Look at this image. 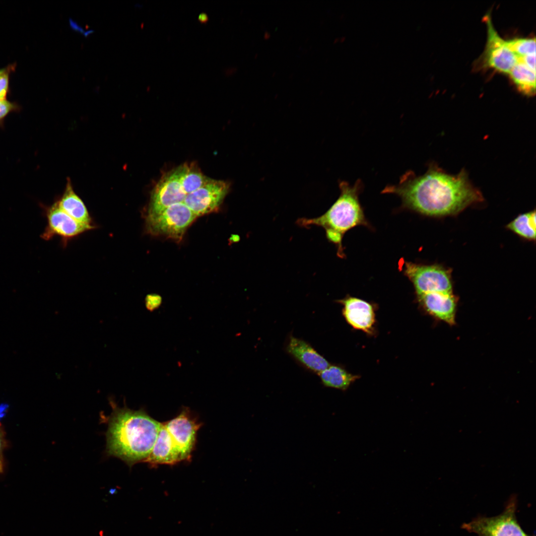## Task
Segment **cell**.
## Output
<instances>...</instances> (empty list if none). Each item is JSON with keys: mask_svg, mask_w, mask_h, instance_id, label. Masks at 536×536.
<instances>
[{"mask_svg": "<svg viewBox=\"0 0 536 536\" xmlns=\"http://www.w3.org/2000/svg\"><path fill=\"white\" fill-rule=\"evenodd\" d=\"M382 193L396 195L404 207L432 216L456 214L483 200L465 170L451 175L433 164L421 176L407 171L398 184L386 186Z\"/></svg>", "mask_w": 536, "mask_h": 536, "instance_id": "6da1fadb", "label": "cell"}, {"mask_svg": "<svg viewBox=\"0 0 536 536\" xmlns=\"http://www.w3.org/2000/svg\"><path fill=\"white\" fill-rule=\"evenodd\" d=\"M113 411L108 420L106 451L129 467L144 462L156 441L161 422L143 409L120 407L110 401Z\"/></svg>", "mask_w": 536, "mask_h": 536, "instance_id": "7a4b0ae2", "label": "cell"}, {"mask_svg": "<svg viewBox=\"0 0 536 536\" xmlns=\"http://www.w3.org/2000/svg\"><path fill=\"white\" fill-rule=\"evenodd\" d=\"M339 187V197L324 214L314 218L299 219L297 223L303 227L315 225L323 227L327 238L335 245L337 255L342 258L344 257L342 245L344 234L355 226H368V224L359 201L362 187L361 181L357 180L353 185L341 181Z\"/></svg>", "mask_w": 536, "mask_h": 536, "instance_id": "3957f363", "label": "cell"}, {"mask_svg": "<svg viewBox=\"0 0 536 536\" xmlns=\"http://www.w3.org/2000/svg\"><path fill=\"white\" fill-rule=\"evenodd\" d=\"M197 216L184 203H177L160 213L145 216L147 233L180 241L188 227Z\"/></svg>", "mask_w": 536, "mask_h": 536, "instance_id": "277c9868", "label": "cell"}, {"mask_svg": "<svg viewBox=\"0 0 536 536\" xmlns=\"http://www.w3.org/2000/svg\"><path fill=\"white\" fill-rule=\"evenodd\" d=\"M516 499L512 497L504 511L492 517H479L464 523L462 528L478 536H527L517 522Z\"/></svg>", "mask_w": 536, "mask_h": 536, "instance_id": "5b68a950", "label": "cell"}, {"mask_svg": "<svg viewBox=\"0 0 536 536\" xmlns=\"http://www.w3.org/2000/svg\"><path fill=\"white\" fill-rule=\"evenodd\" d=\"M404 274L413 283L417 295L433 292H452L451 273L437 265H422L406 262Z\"/></svg>", "mask_w": 536, "mask_h": 536, "instance_id": "8992f818", "label": "cell"}, {"mask_svg": "<svg viewBox=\"0 0 536 536\" xmlns=\"http://www.w3.org/2000/svg\"><path fill=\"white\" fill-rule=\"evenodd\" d=\"M188 194L181 181L178 166L163 175L154 188L145 216L157 214L174 204L183 203Z\"/></svg>", "mask_w": 536, "mask_h": 536, "instance_id": "52a82bcc", "label": "cell"}, {"mask_svg": "<svg viewBox=\"0 0 536 536\" xmlns=\"http://www.w3.org/2000/svg\"><path fill=\"white\" fill-rule=\"evenodd\" d=\"M230 189V183L209 178L206 183L188 194L183 203L198 217L218 209Z\"/></svg>", "mask_w": 536, "mask_h": 536, "instance_id": "ba28073f", "label": "cell"}, {"mask_svg": "<svg viewBox=\"0 0 536 536\" xmlns=\"http://www.w3.org/2000/svg\"><path fill=\"white\" fill-rule=\"evenodd\" d=\"M484 19L487 25V39L483 55L484 65L498 71L509 73L517 63L518 57L495 30L490 15H485Z\"/></svg>", "mask_w": 536, "mask_h": 536, "instance_id": "9c48e42d", "label": "cell"}, {"mask_svg": "<svg viewBox=\"0 0 536 536\" xmlns=\"http://www.w3.org/2000/svg\"><path fill=\"white\" fill-rule=\"evenodd\" d=\"M163 423L179 451L183 461L190 460L201 424L195 419L187 408L183 409L177 416Z\"/></svg>", "mask_w": 536, "mask_h": 536, "instance_id": "30bf717a", "label": "cell"}, {"mask_svg": "<svg viewBox=\"0 0 536 536\" xmlns=\"http://www.w3.org/2000/svg\"><path fill=\"white\" fill-rule=\"evenodd\" d=\"M45 210L47 225L41 236L45 240L59 236L67 240L95 228L94 225L83 224L72 218L60 208L57 201Z\"/></svg>", "mask_w": 536, "mask_h": 536, "instance_id": "8fae6325", "label": "cell"}, {"mask_svg": "<svg viewBox=\"0 0 536 536\" xmlns=\"http://www.w3.org/2000/svg\"><path fill=\"white\" fill-rule=\"evenodd\" d=\"M286 352L299 365L309 372L319 374L330 363L307 341L289 335L284 346Z\"/></svg>", "mask_w": 536, "mask_h": 536, "instance_id": "7c38bea8", "label": "cell"}, {"mask_svg": "<svg viewBox=\"0 0 536 536\" xmlns=\"http://www.w3.org/2000/svg\"><path fill=\"white\" fill-rule=\"evenodd\" d=\"M337 301L343 306V315L351 326L368 334L372 332L375 321L372 305L362 299L351 296Z\"/></svg>", "mask_w": 536, "mask_h": 536, "instance_id": "4fadbf2b", "label": "cell"}, {"mask_svg": "<svg viewBox=\"0 0 536 536\" xmlns=\"http://www.w3.org/2000/svg\"><path fill=\"white\" fill-rule=\"evenodd\" d=\"M417 297L430 314L449 325L455 324L457 301L453 292L427 293Z\"/></svg>", "mask_w": 536, "mask_h": 536, "instance_id": "5bb4252c", "label": "cell"}, {"mask_svg": "<svg viewBox=\"0 0 536 536\" xmlns=\"http://www.w3.org/2000/svg\"><path fill=\"white\" fill-rule=\"evenodd\" d=\"M183 461L181 455L163 423L160 427L153 447L144 462L151 466L159 465H174Z\"/></svg>", "mask_w": 536, "mask_h": 536, "instance_id": "9a60e30c", "label": "cell"}, {"mask_svg": "<svg viewBox=\"0 0 536 536\" xmlns=\"http://www.w3.org/2000/svg\"><path fill=\"white\" fill-rule=\"evenodd\" d=\"M57 202L60 208L74 219L83 224L94 225L85 204L74 192L69 180L67 182L63 196Z\"/></svg>", "mask_w": 536, "mask_h": 536, "instance_id": "2e32d148", "label": "cell"}, {"mask_svg": "<svg viewBox=\"0 0 536 536\" xmlns=\"http://www.w3.org/2000/svg\"><path fill=\"white\" fill-rule=\"evenodd\" d=\"M318 375L324 386L343 391L358 378V376L349 373L341 366L331 364Z\"/></svg>", "mask_w": 536, "mask_h": 536, "instance_id": "e0dca14e", "label": "cell"}, {"mask_svg": "<svg viewBox=\"0 0 536 536\" xmlns=\"http://www.w3.org/2000/svg\"><path fill=\"white\" fill-rule=\"evenodd\" d=\"M509 73L520 92L528 96L535 94L536 71L531 69L519 58Z\"/></svg>", "mask_w": 536, "mask_h": 536, "instance_id": "ac0fdd59", "label": "cell"}, {"mask_svg": "<svg viewBox=\"0 0 536 536\" xmlns=\"http://www.w3.org/2000/svg\"><path fill=\"white\" fill-rule=\"evenodd\" d=\"M536 211H531L518 215L507 227L521 237L529 240L536 239Z\"/></svg>", "mask_w": 536, "mask_h": 536, "instance_id": "d6986e66", "label": "cell"}, {"mask_svg": "<svg viewBox=\"0 0 536 536\" xmlns=\"http://www.w3.org/2000/svg\"><path fill=\"white\" fill-rule=\"evenodd\" d=\"M506 42L509 48L518 58L536 54L535 38H515Z\"/></svg>", "mask_w": 536, "mask_h": 536, "instance_id": "ffe728a7", "label": "cell"}, {"mask_svg": "<svg viewBox=\"0 0 536 536\" xmlns=\"http://www.w3.org/2000/svg\"><path fill=\"white\" fill-rule=\"evenodd\" d=\"M18 109L17 105L6 99L0 100V125L2 124L5 117L10 112Z\"/></svg>", "mask_w": 536, "mask_h": 536, "instance_id": "44dd1931", "label": "cell"}, {"mask_svg": "<svg viewBox=\"0 0 536 536\" xmlns=\"http://www.w3.org/2000/svg\"><path fill=\"white\" fill-rule=\"evenodd\" d=\"M162 303L161 297L157 294H149L145 299V304L147 309L153 311L158 309Z\"/></svg>", "mask_w": 536, "mask_h": 536, "instance_id": "7402d4cb", "label": "cell"}, {"mask_svg": "<svg viewBox=\"0 0 536 536\" xmlns=\"http://www.w3.org/2000/svg\"><path fill=\"white\" fill-rule=\"evenodd\" d=\"M9 70L4 69L0 74V100L5 99L8 87V73Z\"/></svg>", "mask_w": 536, "mask_h": 536, "instance_id": "603a6c76", "label": "cell"}, {"mask_svg": "<svg viewBox=\"0 0 536 536\" xmlns=\"http://www.w3.org/2000/svg\"><path fill=\"white\" fill-rule=\"evenodd\" d=\"M519 59L531 69L536 71V54L526 56L519 58Z\"/></svg>", "mask_w": 536, "mask_h": 536, "instance_id": "cb8c5ba5", "label": "cell"}, {"mask_svg": "<svg viewBox=\"0 0 536 536\" xmlns=\"http://www.w3.org/2000/svg\"><path fill=\"white\" fill-rule=\"evenodd\" d=\"M4 445V441L3 438V433L0 429V473L3 471V461L2 457V451Z\"/></svg>", "mask_w": 536, "mask_h": 536, "instance_id": "d4e9b609", "label": "cell"}, {"mask_svg": "<svg viewBox=\"0 0 536 536\" xmlns=\"http://www.w3.org/2000/svg\"><path fill=\"white\" fill-rule=\"evenodd\" d=\"M69 25H70V26L71 28H72L73 30H75L76 31H78V32H80L81 33L84 34H84L85 33V31H84V30L82 28V27H80L78 25V24L77 23H76L75 21H74L72 19H69Z\"/></svg>", "mask_w": 536, "mask_h": 536, "instance_id": "484cf974", "label": "cell"}, {"mask_svg": "<svg viewBox=\"0 0 536 536\" xmlns=\"http://www.w3.org/2000/svg\"><path fill=\"white\" fill-rule=\"evenodd\" d=\"M209 18L207 14L204 12L201 13L198 16L199 21L202 24L207 23L208 21Z\"/></svg>", "mask_w": 536, "mask_h": 536, "instance_id": "4316f807", "label": "cell"}, {"mask_svg": "<svg viewBox=\"0 0 536 536\" xmlns=\"http://www.w3.org/2000/svg\"><path fill=\"white\" fill-rule=\"evenodd\" d=\"M7 407V404H2L0 405V419L4 416Z\"/></svg>", "mask_w": 536, "mask_h": 536, "instance_id": "83f0119b", "label": "cell"}]
</instances>
